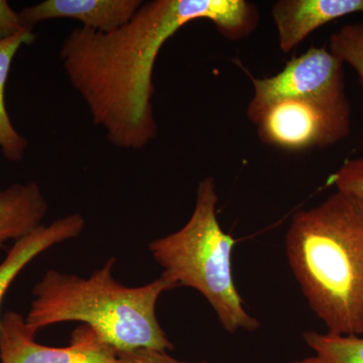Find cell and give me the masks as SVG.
<instances>
[{"label": "cell", "instance_id": "obj_5", "mask_svg": "<svg viewBox=\"0 0 363 363\" xmlns=\"http://www.w3.org/2000/svg\"><path fill=\"white\" fill-rule=\"evenodd\" d=\"M247 117L260 142L290 152L329 147L350 133L351 109L345 91L279 100Z\"/></svg>", "mask_w": 363, "mask_h": 363}, {"label": "cell", "instance_id": "obj_1", "mask_svg": "<svg viewBox=\"0 0 363 363\" xmlns=\"http://www.w3.org/2000/svg\"><path fill=\"white\" fill-rule=\"evenodd\" d=\"M196 21H211L238 42L257 30L259 11L247 0H150L116 30L80 26L64 39L60 59L67 78L113 147L142 150L157 138V58L167 40Z\"/></svg>", "mask_w": 363, "mask_h": 363}, {"label": "cell", "instance_id": "obj_11", "mask_svg": "<svg viewBox=\"0 0 363 363\" xmlns=\"http://www.w3.org/2000/svg\"><path fill=\"white\" fill-rule=\"evenodd\" d=\"M49 203L35 182L0 189V250L43 225Z\"/></svg>", "mask_w": 363, "mask_h": 363}, {"label": "cell", "instance_id": "obj_10", "mask_svg": "<svg viewBox=\"0 0 363 363\" xmlns=\"http://www.w3.org/2000/svg\"><path fill=\"white\" fill-rule=\"evenodd\" d=\"M84 227L85 219L82 215L69 214L52 221L49 225L43 224L32 233L14 241L13 247L0 264V307L9 286L33 259L59 243L78 238L84 230Z\"/></svg>", "mask_w": 363, "mask_h": 363}, {"label": "cell", "instance_id": "obj_4", "mask_svg": "<svg viewBox=\"0 0 363 363\" xmlns=\"http://www.w3.org/2000/svg\"><path fill=\"white\" fill-rule=\"evenodd\" d=\"M218 195L212 177L198 184L194 210L175 233L149 243L162 276L176 288L187 286L206 298L228 333L259 328L257 318L245 307L233 271L236 240L222 228L217 215Z\"/></svg>", "mask_w": 363, "mask_h": 363}, {"label": "cell", "instance_id": "obj_6", "mask_svg": "<svg viewBox=\"0 0 363 363\" xmlns=\"http://www.w3.org/2000/svg\"><path fill=\"white\" fill-rule=\"evenodd\" d=\"M344 63L327 48L311 47L276 75L252 77L253 96L247 114L279 100L343 92Z\"/></svg>", "mask_w": 363, "mask_h": 363}, {"label": "cell", "instance_id": "obj_16", "mask_svg": "<svg viewBox=\"0 0 363 363\" xmlns=\"http://www.w3.org/2000/svg\"><path fill=\"white\" fill-rule=\"evenodd\" d=\"M119 363H215L201 360L197 362H182L171 357L168 351L135 350L117 353Z\"/></svg>", "mask_w": 363, "mask_h": 363}, {"label": "cell", "instance_id": "obj_15", "mask_svg": "<svg viewBox=\"0 0 363 363\" xmlns=\"http://www.w3.org/2000/svg\"><path fill=\"white\" fill-rule=\"evenodd\" d=\"M327 185L363 200V157L344 162L329 177Z\"/></svg>", "mask_w": 363, "mask_h": 363}, {"label": "cell", "instance_id": "obj_17", "mask_svg": "<svg viewBox=\"0 0 363 363\" xmlns=\"http://www.w3.org/2000/svg\"><path fill=\"white\" fill-rule=\"evenodd\" d=\"M26 28L28 26L21 21L20 13H16L6 0H0V40L7 39Z\"/></svg>", "mask_w": 363, "mask_h": 363}, {"label": "cell", "instance_id": "obj_9", "mask_svg": "<svg viewBox=\"0 0 363 363\" xmlns=\"http://www.w3.org/2000/svg\"><path fill=\"white\" fill-rule=\"evenodd\" d=\"M143 0H45L20 11L26 26L58 18L80 21L83 28L109 33L128 23Z\"/></svg>", "mask_w": 363, "mask_h": 363}, {"label": "cell", "instance_id": "obj_8", "mask_svg": "<svg viewBox=\"0 0 363 363\" xmlns=\"http://www.w3.org/2000/svg\"><path fill=\"white\" fill-rule=\"evenodd\" d=\"M359 13H363V0H278L271 11L284 54L292 52L321 26Z\"/></svg>", "mask_w": 363, "mask_h": 363}, {"label": "cell", "instance_id": "obj_3", "mask_svg": "<svg viewBox=\"0 0 363 363\" xmlns=\"http://www.w3.org/2000/svg\"><path fill=\"white\" fill-rule=\"evenodd\" d=\"M116 257L88 278L45 272L33 286L26 317L35 331L63 322H82L117 353L135 350H174L157 320L156 308L162 293L176 289L161 276L145 286H126L113 277Z\"/></svg>", "mask_w": 363, "mask_h": 363}, {"label": "cell", "instance_id": "obj_2", "mask_svg": "<svg viewBox=\"0 0 363 363\" xmlns=\"http://www.w3.org/2000/svg\"><path fill=\"white\" fill-rule=\"evenodd\" d=\"M285 241L291 271L327 332L363 336V200L335 191L294 214Z\"/></svg>", "mask_w": 363, "mask_h": 363}, {"label": "cell", "instance_id": "obj_7", "mask_svg": "<svg viewBox=\"0 0 363 363\" xmlns=\"http://www.w3.org/2000/svg\"><path fill=\"white\" fill-rule=\"evenodd\" d=\"M37 333L18 313H6L0 322L1 363H119L116 351L87 325L73 332L65 347L35 342Z\"/></svg>", "mask_w": 363, "mask_h": 363}, {"label": "cell", "instance_id": "obj_12", "mask_svg": "<svg viewBox=\"0 0 363 363\" xmlns=\"http://www.w3.org/2000/svg\"><path fill=\"white\" fill-rule=\"evenodd\" d=\"M35 40L33 28H26L16 35L0 40V150L7 161L21 162L28 150V138L14 128L6 108V88L14 57L23 45H32Z\"/></svg>", "mask_w": 363, "mask_h": 363}, {"label": "cell", "instance_id": "obj_14", "mask_svg": "<svg viewBox=\"0 0 363 363\" xmlns=\"http://www.w3.org/2000/svg\"><path fill=\"white\" fill-rule=\"evenodd\" d=\"M329 50L352 67L363 86V23H350L334 33Z\"/></svg>", "mask_w": 363, "mask_h": 363}, {"label": "cell", "instance_id": "obj_13", "mask_svg": "<svg viewBox=\"0 0 363 363\" xmlns=\"http://www.w3.org/2000/svg\"><path fill=\"white\" fill-rule=\"evenodd\" d=\"M303 339L313 354L291 363H363V336L306 331Z\"/></svg>", "mask_w": 363, "mask_h": 363}]
</instances>
